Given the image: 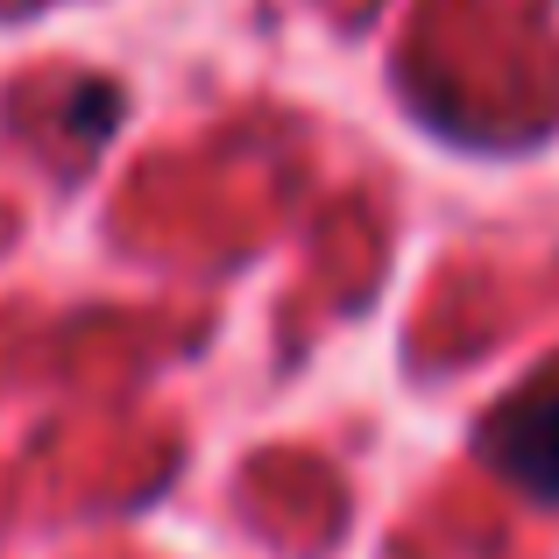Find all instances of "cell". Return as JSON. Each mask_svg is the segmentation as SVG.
<instances>
[{
  "label": "cell",
  "instance_id": "obj_1",
  "mask_svg": "<svg viewBox=\"0 0 559 559\" xmlns=\"http://www.w3.org/2000/svg\"><path fill=\"white\" fill-rule=\"evenodd\" d=\"M481 461L524 496H552L559 503V369L532 376L510 404L489 411L481 425Z\"/></svg>",
  "mask_w": 559,
  "mask_h": 559
}]
</instances>
